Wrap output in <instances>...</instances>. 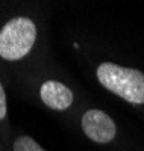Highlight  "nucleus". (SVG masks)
I'll use <instances>...</instances> for the list:
<instances>
[{
  "label": "nucleus",
  "instance_id": "1",
  "mask_svg": "<svg viewBox=\"0 0 144 151\" xmlns=\"http://www.w3.org/2000/svg\"><path fill=\"white\" fill-rule=\"evenodd\" d=\"M40 26L29 14H14L0 24V62L6 65L23 64L33 55Z\"/></svg>",
  "mask_w": 144,
  "mask_h": 151
},
{
  "label": "nucleus",
  "instance_id": "2",
  "mask_svg": "<svg viewBox=\"0 0 144 151\" xmlns=\"http://www.w3.org/2000/svg\"><path fill=\"white\" fill-rule=\"evenodd\" d=\"M99 83L130 104H144V73L114 62H102L96 70Z\"/></svg>",
  "mask_w": 144,
  "mask_h": 151
},
{
  "label": "nucleus",
  "instance_id": "3",
  "mask_svg": "<svg viewBox=\"0 0 144 151\" xmlns=\"http://www.w3.org/2000/svg\"><path fill=\"white\" fill-rule=\"evenodd\" d=\"M82 132L96 144H109L117 136V125L106 112L100 109H88L81 118Z\"/></svg>",
  "mask_w": 144,
  "mask_h": 151
},
{
  "label": "nucleus",
  "instance_id": "4",
  "mask_svg": "<svg viewBox=\"0 0 144 151\" xmlns=\"http://www.w3.org/2000/svg\"><path fill=\"white\" fill-rule=\"evenodd\" d=\"M40 101L50 110L65 112L74 101V94L71 88L56 79H46L40 83L36 89Z\"/></svg>",
  "mask_w": 144,
  "mask_h": 151
},
{
  "label": "nucleus",
  "instance_id": "5",
  "mask_svg": "<svg viewBox=\"0 0 144 151\" xmlns=\"http://www.w3.org/2000/svg\"><path fill=\"white\" fill-rule=\"evenodd\" d=\"M11 151H47L29 134H18L14 137Z\"/></svg>",
  "mask_w": 144,
  "mask_h": 151
},
{
  "label": "nucleus",
  "instance_id": "6",
  "mask_svg": "<svg viewBox=\"0 0 144 151\" xmlns=\"http://www.w3.org/2000/svg\"><path fill=\"white\" fill-rule=\"evenodd\" d=\"M6 119H8V98H6L5 86L0 80V132L5 130Z\"/></svg>",
  "mask_w": 144,
  "mask_h": 151
}]
</instances>
